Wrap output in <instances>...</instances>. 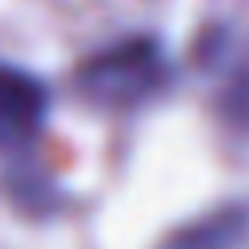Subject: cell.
Segmentation results:
<instances>
[{"instance_id":"1","label":"cell","mask_w":249,"mask_h":249,"mask_svg":"<svg viewBox=\"0 0 249 249\" xmlns=\"http://www.w3.org/2000/svg\"><path fill=\"white\" fill-rule=\"evenodd\" d=\"M160 78H163V62H160L156 43H148V39L117 43L82 66L86 93L97 101H109V105H132V101L156 93Z\"/></svg>"},{"instance_id":"2","label":"cell","mask_w":249,"mask_h":249,"mask_svg":"<svg viewBox=\"0 0 249 249\" xmlns=\"http://www.w3.org/2000/svg\"><path fill=\"white\" fill-rule=\"evenodd\" d=\"M47 117V89L19 66L0 62V148L27 144Z\"/></svg>"},{"instance_id":"3","label":"cell","mask_w":249,"mask_h":249,"mask_svg":"<svg viewBox=\"0 0 249 249\" xmlns=\"http://www.w3.org/2000/svg\"><path fill=\"white\" fill-rule=\"evenodd\" d=\"M241 226L245 218L237 210H226V214H210L206 222L183 230L179 237H171L163 249H233L237 237H241Z\"/></svg>"}]
</instances>
